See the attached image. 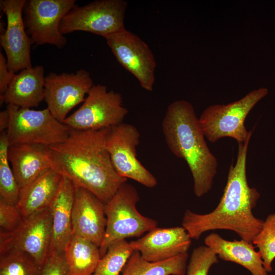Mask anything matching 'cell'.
I'll return each instance as SVG.
<instances>
[{"label": "cell", "instance_id": "cell-7", "mask_svg": "<svg viewBox=\"0 0 275 275\" xmlns=\"http://www.w3.org/2000/svg\"><path fill=\"white\" fill-rule=\"evenodd\" d=\"M127 2L124 0H97L82 6L76 5L63 18V35L84 31L105 38L124 29Z\"/></svg>", "mask_w": 275, "mask_h": 275}, {"label": "cell", "instance_id": "cell-28", "mask_svg": "<svg viewBox=\"0 0 275 275\" xmlns=\"http://www.w3.org/2000/svg\"><path fill=\"white\" fill-rule=\"evenodd\" d=\"M218 257L207 246H200L194 249L187 266V275H208L211 266L217 263Z\"/></svg>", "mask_w": 275, "mask_h": 275}, {"label": "cell", "instance_id": "cell-12", "mask_svg": "<svg viewBox=\"0 0 275 275\" xmlns=\"http://www.w3.org/2000/svg\"><path fill=\"white\" fill-rule=\"evenodd\" d=\"M104 38L119 64L135 76L143 89L152 91L156 63L148 44L125 28Z\"/></svg>", "mask_w": 275, "mask_h": 275}, {"label": "cell", "instance_id": "cell-14", "mask_svg": "<svg viewBox=\"0 0 275 275\" xmlns=\"http://www.w3.org/2000/svg\"><path fill=\"white\" fill-rule=\"evenodd\" d=\"M26 0H1L6 28L1 34L0 44L5 51L9 70L16 73L32 67L31 40L23 20V9Z\"/></svg>", "mask_w": 275, "mask_h": 275}, {"label": "cell", "instance_id": "cell-15", "mask_svg": "<svg viewBox=\"0 0 275 275\" xmlns=\"http://www.w3.org/2000/svg\"><path fill=\"white\" fill-rule=\"evenodd\" d=\"M72 225V236L85 239L99 248L106 226L105 203L89 190L75 186Z\"/></svg>", "mask_w": 275, "mask_h": 275}, {"label": "cell", "instance_id": "cell-20", "mask_svg": "<svg viewBox=\"0 0 275 275\" xmlns=\"http://www.w3.org/2000/svg\"><path fill=\"white\" fill-rule=\"evenodd\" d=\"M204 243L218 258L242 266L252 275H268L261 254L255 250L252 242L242 239L229 241L217 233H211L205 238Z\"/></svg>", "mask_w": 275, "mask_h": 275}, {"label": "cell", "instance_id": "cell-26", "mask_svg": "<svg viewBox=\"0 0 275 275\" xmlns=\"http://www.w3.org/2000/svg\"><path fill=\"white\" fill-rule=\"evenodd\" d=\"M0 275H41V267L26 253H10L0 256Z\"/></svg>", "mask_w": 275, "mask_h": 275}, {"label": "cell", "instance_id": "cell-10", "mask_svg": "<svg viewBox=\"0 0 275 275\" xmlns=\"http://www.w3.org/2000/svg\"><path fill=\"white\" fill-rule=\"evenodd\" d=\"M75 3V0H26L23 20L32 44L64 47L67 39L60 31V24Z\"/></svg>", "mask_w": 275, "mask_h": 275}, {"label": "cell", "instance_id": "cell-8", "mask_svg": "<svg viewBox=\"0 0 275 275\" xmlns=\"http://www.w3.org/2000/svg\"><path fill=\"white\" fill-rule=\"evenodd\" d=\"M128 113L120 93L97 84L91 88L80 107L63 123L80 130L109 128L123 123Z\"/></svg>", "mask_w": 275, "mask_h": 275}, {"label": "cell", "instance_id": "cell-27", "mask_svg": "<svg viewBox=\"0 0 275 275\" xmlns=\"http://www.w3.org/2000/svg\"><path fill=\"white\" fill-rule=\"evenodd\" d=\"M252 243L261 254L265 269L271 272L272 263L275 259V212L267 216Z\"/></svg>", "mask_w": 275, "mask_h": 275}, {"label": "cell", "instance_id": "cell-25", "mask_svg": "<svg viewBox=\"0 0 275 275\" xmlns=\"http://www.w3.org/2000/svg\"><path fill=\"white\" fill-rule=\"evenodd\" d=\"M133 251L126 239L112 244L101 257L93 275H120Z\"/></svg>", "mask_w": 275, "mask_h": 275}, {"label": "cell", "instance_id": "cell-16", "mask_svg": "<svg viewBox=\"0 0 275 275\" xmlns=\"http://www.w3.org/2000/svg\"><path fill=\"white\" fill-rule=\"evenodd\" d=\"M191 240L182 226L156 227L129 243L132 250L139 252L145 260L158 262L187 253Z\"/></svg>", "mask_w": 275, "mask_h": 275}, {"label": "cell", "instance_id": "cell-2", "mask_svg": "<svg viewBox=\"0 0 275 275\" xmlns=\"http://www.w3.org/2000/svg\"><path fill=\"white\" fill-rule=\"evenodd\" d=\"M250 139L238 144L236 163L230 166L223 195L216 208L208 213L198 214L187 209L182 226L193 239L206 232L228 230L242 239L252 242L260 231L264 220L256 217L253 210L260 197L250 186L246 177V158Z\"/></svg>", "mask_w": 275, "mask_h": 275}, {"label": "cell", "instance_id": "cell-11", "mask_svg": "<svg viewBox=\"0 0 275 275\" xmlns=\"http://www.w3.org/2000/svg\"><path fill=\"white\" fill-rule=\"evenodd\" d=\"M140 138V133L134 125L123 122L110 128L106 148L113 167L120 176L153 188L157 183L155 177L137 157Z\"/></svg>", "mask_w": 275, "mask_h": 275}, {"label": "cell", "instance_id": "cell-29", "mask_svg": "<svg viewBox=\"0 0 275 275\" xmlns=\"http://www.w3.org/2000/svg\"><path fill=\"white\" fill-rule=\"evenodd\" d=\"M23 218L16 205L8 203L0 198L1 230L11 231L15 229Z\"/></svg>", "mask_w": 275, "mask_h": 275}, {"label": "cell", "instance_id": "cell-9", "mask_svg": "<svg viewBox=\"0 0 275 275\" xmlns=\"http://www.w3.org/2000/svg\"><path fill=\"white\" fill-rule=\"evenodd\" d=\"M52 235L49 207L23 218L11 231L0 232V256L22 252L32 257L42 268L48 258Z\"/></svg>", "mask_w": 275, "mask_h": 275}, {"label": "cell", "instance_id": "cell-4", "mask_svg": "<svg viewBox=\"0 0 275 275\" xmlns=\"http://www.w3.org/2000/svg\"><path fill=\"white\" fill-rule=\"evenodd\" d=\"M139 199L134 186L126 182L105 204L106 226L99 247L101 257L112 244L127 238L140 237L157 227L156 220L144 216L137 210Z\"/></svg>", "mask_w": 275, "mask_h": 275}, {"label": "cell", "instance_id": "cell-24", "mask_svg": "<svg viewBox=\"0 0 275 275\" xmlns=\"http://www.w3.org/2000/svg\"><path fill=\"white\" fill-rule=\"evenodd\" d=\"M9 144L6 131L0 135V198L16 205L20 188L17 182L8 158Z\"/></svg>", "mask_w": 275, "mask_h": 275}, {"label": "cell", "instance_id": "cell-18", "mask_svg": "<svg viewBox=\"0 0 275 275\" xmlns=\"http://www.w3.org/2000/svg\"><path fill=\"white\" fill-rule=\"evenodd\" d=\"M8 158L20 189L45 171L53 169L49 147L43 145L10 146Z\"/></svg>", "mask_w": 275, "mask_h": 275}, {"label": "cell", "instance_id": "cell-22", "mask_svg": "<svg viewBox=\"0 0 275 275\" xmlns=\"http://www.w3.org/2000/svg\"><path fill=\"white\" fill-rule=\"evenodd\" d=\"M64 252L66 275H93L101 258L98 246L76 236H72Z\"/></svg>", "mask_w": 275, "mask_h": 275}, {"label": "cell", "instance_id": "cell-1", "mask_svg": "<svg viewBox=\"0 0 275 275\" xmlns=\"http://www.w3.org/2000/svg\"><path fill=\"white\" fill-rule=\"evenodd\" d=\"M110 128H70L64 142L49 147L53 169L105 204L127 181L115 171L106 148Z\"/></svg>", "mask_w": 275, "mask_h": 275}, {"label": "cell", "instance_id": "cell-13", "mask_svg": "<svg viewBox=\"0 0 275 275\" xmlns=\"http://www.w3.org/2000/svg\"><path fill=\"white\" fill-rule=\"evenodd\" d=\"M94 85L90 73L85 69L71 73L50 72L45 77L44 100L47 108L63 123L72 108L84 102Z\"/></svg>", "mask_w": 275, "mask_h": 275}, {"label": "cell", "instance_id": "cell-19", "mask_svg": "<svg viewBox=\"0 0 275 275\" xmlns=\"http://www.w3.org/2000/svg\"><path fill=\"white\" fill-rule=\"evenodd\" d=\"M44 69L37 65L16 74L5 94L0 96L1 103L22 108L37 107L44 100Z\"/></svg>", "mask_w": 275, "mask_h": 275}, {"label": "cell", "instance_id": "cell-32", "mask_svg": "<svg viewBox=\"0 0 275 275\" xmlns=\"http://www.w3.org/2000/svg\"><path fill=\"white\" fill-rule=\"evenodd\" d=\"M10 123V114L7 108L0 112V131H6Z\"/></svg>", "mask_w": 275, "mask_h": 275}, {"label": "cell", "instance_id": "cell-5", "mask_svg": "<svg viewBox=\"0 0 275 275\" xmlns=\"http://www.w3.org/2000/svg\"><path fill=\"white\" fill-rule=\"evenodd\" d=\"M268 92L267 89L260 88L233 102L211 105L206 108L199 118L205 137L211 143L226 137L235 139L238 144L250 139L253 131L247 130L244 125L245 119Z\"/></svg>", "mask_w": 275, "mask_h": 275}, {"label": "cell", "instance_id": "cell-6", "mask_svg": "<svg viewBox=\"0 0 275 275\" xmlns=\"http://www.w3.org/2000/svg\"><path fill=\"white\" fill-rule=\"evenodd\" d=\"M10 123L6 131L9 146L15 144H41L47 146L64 142L70 128L59 121L46 108L35 110L7 105Z\"/></svg>", "mask_w": 275, "mask_h": 275}, {"label": "cell", "instance_id": "cell-17", "mask_svg": "<svg viewBox=\"0 0 275 275\" xmlns=\"http://www.w3.org/2000/svg\"><path fill=\"white\" fill-rule=\"evenodd\" d=\"M75 191L73 182L63 176L49 206L52 217V235L48 255L64 252L72 237V211Z\"/></svg>", "mask_w": 275, "mask_h": 275}, {"label": "cell", "instance_id": "cell-21", "mask_svg": "<svg viewBox=\"0 0 275 275\" xmlns=\"http://www.w3.org/2000/svg\"><path fill=\"white\" fill-rule=\"evenodd\" d=\"M63 176L50 169L20 189L16 206L23 218L49 206Z\"/></svg>", "mask_w": 275, "mask_h": 275}, {"label": "cell", "instance_id": "cell-3", "mask_svg": "<svg viewBox=\"0 0 275 275\" xmlns=\"http://www.w3.org/2000/svg\"><path fill=\"white\" fill-rule=\"evenodd\" d=\"M165 142L171 152L187 164L194 181V192L201 197L212 188L217 160L205 140L193 105L177 100L168 106L162 122Z\"/></svg>", "mask_w": 275, "mask_h": 275}, {"label": "cell", "instance_id": "cell-23", "mask_svg": "<svg viewBox=\"0 0 275 275\" xmlns=\"http://www.w3.org/2000/svg\"><path fill=\"white\" fill-rule=\"evenodd\" d=\"M188 259L187 253L164 261L150 262L138 251L128 259L122 275H185Z\"/></svg>", "mask_w": 275, "mask_h": 275}, {"label": "cell", "instance_id": "cell-31", "mask_svg": "<svg viewBox=\"0 0 275 275\" xmlns=\"http://www.w3.org/2000/svg\"><path fill=\"white\" fill-rule=\"evenodd\" d=\"M16 73L9 70L6 57L0 52V96L6 92Z\"/></svg>", "mask_w": 275, "mask_h": 275}, {"label": "cell", "instance_id": "cell-30", "mask_svg": "<svg viewBox=\"0 0 275 275\" xmlns=\"http://www.w3.org/2000/svg\"><path fill=\"white\" fill-rule=\"evenodd\" d=\"M67 263L65 252L48 255L41 268V275H66Z\"/></svg>", "mask_w": 275, "mask_h": 275}]
</instances>
